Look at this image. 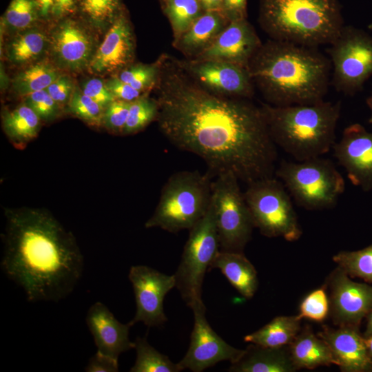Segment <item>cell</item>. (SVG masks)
<instances>
[{
  "label": "cell",
  "mask_w": 372,
  "mask_h": 372,
  "mask_svg": "<svg viewBox=\"0 0 372 372\" xmlns=\"http://www.w3.org/2000/svg\"><path fill=\"white\" fill-rule=\"evenodd\" d=\"M260 108L273 143L297 161L321 156L335 143L340 101Z\"/></svg>",
  "instance_id": "obj_4"
},
{
  "label": "cell",
  "mask_w": 372,
  "mask_h": 372,
  "mask_svg": "<svg viewBox=\"0 0 372 372\" xmlns=\"http://www.w3.org/2000/svg\"><path fill=\"white\" fill-rule=\"evenodd\" d=\"M167 1V0H160L161 4H163V3H165Z\"/></svg>",
  "instance_id": "obj_53"
},
{
  "label": "cell",
  "mask_w": 372,
  "mask_h": 372,
  "mask_svg": "<svg viewBox=\"0 0 372 372\" xmlns=\"http://www.w3.org/2000/svg\"><path fill=\"white\" fill-rule=\"evenodd\" d=\"M333 260L349 276L372 282V245L358 251H340Z\"/></svg>",
  "instance_id": "obj_34"
},
{
  "label": "cell",
  "mask_w": 372,
  "mask_h": 372,
  "mask_svg": "<svg viewBox=\"0 0 372 372\" xmlns=\"http://www.w3.org/2000/svg\"><path fill=\"white\" fill-rule=\"evenodd\" d=\"M161 6L170 23L174 40L186 32L205 12L200 0H167Z\"/></svg>",
  "instance_id": "obj_32"
},
{
  "label": "cell",
  "mask_w": 372,
  "mask_h": 372,
  "mask_svg": "<svg viewBox=\"0 0 372 372\" xmlns=\"http://www.w3.org/2000/svg\"><path fill=\"white\" fill-rule=\"evenodd\" d=\"M331 83L335 89L353 96L372 76V37L351 25H344L329 44Z\"/></svg>",
  "instance_id": "obj_11"
},
{
  "label": "cell",
  "mask_w": 372,
  "mask_h": 372,
  "mask_svg": "<svg viewBox=\"0 0 372 372\" xmlns=\"http://www.w3.org/2000/svg\"><path fill=\"white\" fill-rule=\"evenodd\" d=\"M329 289V313L338 327L359 328L372 309V286L353 282L337 267L325 285Z\"/></svg>",
  "instance_id": "obj_16"
},
{
  "label": "cell",
  "mask_w": 372,
  "mask_h": 372,
  "mask_svg": "<svg viewBox=\"0 0 372 372\" xmlns=\"http://www.w3.org/2000/svg\"><path fill=\"white\" fill-rule=\"evenodd\" d=\"M176 61L191 77L214 94L245 99L254 94L255 85L246 67L211 59Z\"/></svg>",
  "instance_id": "obj_13"
},
{
  "label": "cell",
  "mask_w": 372,
  "mask_h": 372,
  "mask_svg": "<svg viewBox=\"0 0 372 372\" xmlns=\"http://www.w3.org/2000/svg\"><path fill=\"white\" fill-rule=\"evenodd\" d=\"M85 322L99 353L118 360L122 353L134 349L129 338L131 326L120 322L103 303L96 302L90 307Z\"/></svg>",
  "instance_id": "obj_21"
},
{
  "label": "cell",
  "mask_w": 372,
  "mask_h": 372,
  "mask_svg": "<svg viewBox=\"0 0 372 372\" xmlns=\"http://www.w3.org/2000/svg\"><path fill=\"white\" fill-rule=\"evenodd\" d=\"M317 335L328 344L341 371L372 372V358L359 328L323 326Z\"/></svg>",
  "instance_id": "obj_20"
},
{
  "label": "cell",
  "mask_w": 372,
  "mask_h": 372,
  "mask_svg": "<svg viewBox=\"0 0 372 372\" xmlns=\"http://www.w3.org/2000/svg\"><path fill=\"white\" fill-rule=\"evenodd\" d=\"M298 370L289 350V345L266 347L249 344L242 355L231 363L230 372H293Z\"/></svg>",
  "instance_id": "obj_24"
},
{
  "label": "cell",
  "mask_w": 372,
  "mask_h": 372,
  "mask_svg": "<svg viewBox=\"0 0 372 372\" xmlns=\"http://www.w3.org/2000/svg\"><path fill=\"white\" fill-rule=\"evenodd\" d=\"M333 148L351 182L364 192L372 189V132L359 123L351 124Z\"/></svg>",
  "instance_id": "obj_18"
},
{
  "label": "cell",
  "mask_w": 372,
  "mask_h": 372,
  "mask_svg": "<svg viewBox=\"0 0 372 372\" xmlns=\"http://www.w3.org/2000/svg\"><path fill=\"white\" fill-rule=\"evenodd\" d=\"M247 69L269 104H312L324 100L331 63L316 48L270 39L262 43Z\"/></svg>",
  "instance_id": "obj_3"
},
{
  "label": "cell",
  "mask_w": 372,
  "mask_h": 372,
  "mask_svg": "<svg viewBox=\"0 0 372 372\" xmlns=\"http://www.w3.org/2000/svg\"><path fill=\"white\" fill-rule=\"evenodd\" d=\"M220 251L214 209L211 203L206 214L189 229L180 262L174 274L176 287L190 309L203 302L205 275Z\"/></svg>",
  "instance_id": "obj_9"
},
{
  "label": "cell",
  "mask_w": 372,
  "mask_h": 372,
  "mask_svg": "<svg viewBox=\"0 0 372 372\" xmlns=\"http://www.w3.org/2000/svg\"><path fill=\"white\" fill-rule=\"evenodd\" d=\"M326 285L309 293L301 302L298 316L316 322L324 321L329 313Z\"/></svg>",
  "instance_id": "obj_39"
},
{
  "label": "cell",
  "mask_w": 372,
  "mask_h": 372,
  "mask_svg": "<svg viewBox=\"0 0 372 372\" xmlns=\"http://www.w3.org/2000/svg\"><path fill=\"white\" fill-rule=\"evenodd\" d=\"M254 28L247 18L230 21L214 43L194 59H211L247 68L262 45Z\"/></svg>",
  "instance_id": "obj_19"
},
{
  "label": "cell",
  "mask_w": 372,
  "mask_h": 372,
  "mask_svg": "<svg viewBox=\"0 0 372 372\" xmlns=\"http://www.w3.org/2000/svg\"><path fill=\"white\" fill-rule=\"evenodd\" d=\"M136 42L125 10L103 34L88 72L99 76H114L134 63Z\"/></svg>",
  "instance_id": "obj_17"
},
{
  "label": "cell",
  "mask_w": 372,
  "mask_h": 372,
  "mask_svg": "<svg viewBox=\"0 0 372 372\" xmlns=\"http://www.w3.org/2000/svg\"><path fill=\"white\" fill-rule=\"evenodd\" d=\"M296 203L308 210L334 207L345 189L344 178L329 159L282 161L275 171Z\"/></svg>",
  "instance_id": "obj_7"
},
{
  "label": "cell",
  "mask_w": 372,
  "mask_h": 372,
  "mask_svg": "<svg viewBox=\"0 0 372 372\" xmlns=\"http://www.w3.org/2000/svg\"><path fill=\"white\" fill-rule=\"evenodd\" d=\"M136 358L130 372H179L177 363L151 346L147 338L137 337L134 341Z\"/></svg>",
  "instance_id": "obj_33"
},
{
  "label": "cell",
  "mask_w": 372,
  "mask_h": 372,
  "mask_svg": "<svg viewBox=\"0 0 372 372\" xmlns=\"http://www.w3.org/2000/svg\"><path fill=\"white\" fill-rule=\"evenodd\" d=\"M3 130L15 147H23L34 139L40 130L42 121L26 104L22 103L1 114Z\"/></svg>",
  "instance_id": "obj_27"
},
{
  "label": "cell",
  "mask_w": 372,
  "mask_h": 372,
  "mask_svg": "<svg viewBox=\"0 0 372 372\" xmlns=\"http://www.w3.org/2000/svg\"><path fill=\"white\" fill-rule=\"evenodd\" d=\"M200 2L205 11L223 10V0H200Z\"/></svg>",
  "instance_id": "obj_48"
},
{
  "label": "cell",
  "mask_w": 372,
  "mask_h": 372,
  "mask_svg": "<svg viewBox=\"0 0 372 372\" xmlns=\"http://www.w3.org/2000/svg\"><path fill=\"white\" fill-rule=\"evenodd\" d=\"M76 85L72 74L63 72L45 90L63 109H65Z\"/></svg>",
  "instance_id": "obj_42"
},
{
  "label": "cell",
  "mask_w": 372,
  "mask_h": 372,
  "mask_svg": "<svg viewBox=\"0 0 372 372\" xmlns=\"http://www.w3.org/2000/svg\"><path fill=\"white\" fill-rule=\"evenodd\" d=\"M87 372H117L118 369V360L96 353L92 355L85 368Z\"/></svg>",
  "instance_id": "obj_44"
},
{
  "label": "cell",
  "mask_w": 372,
  "mask_h": 372,
  "mask_svg": "<svg viewBox=\"0 0 372 372\" xmlns=\"http://www.w3.org/2000/svg\"><path fill=\"white\" fill-rule=\"evenodd\" d=\"M131 102L115 99L104 110L102 126L114 134H123Z\"/></svg>",
  "instance_id": "obj_40"
},
{
  "label": "cell",
  "mask_w": 372,
  "mask_h": 372,
  "mask_svg": "<svg viewBox=\"0 0 372 372\" xmlns=\"http://www.w3.org/2000/svg\"><path fill=\"white\" fill-rule=\"evenodd\" d=\"M229 23L222 11H205L186 32L173 40L172 45L187 59H195L214 43Z\"/></svg>",
  "instance_id": "obj_22"
},
{
  "label": "cell",
  "mask_w": 372,
  "mask_h": 372,
  "mask_svg": "<svg viewBox=\"0 0 372 372\" xmlns=\"http://www.w3.org/2000/svg\"><path fill=\"white\" fill-rule=\"evenodd\" d=\"M365 343L368 352L370 356L372 358V335L365 338Z\"/></svg>",
  "instance_id": "obj_50"
},
{
  "label": "cell",
  "mask_w": 372,
  "mask_h": 372,
  "mask_svg": "<svg viewBox=\"0 0 372 372\" xmlns=\"http://www.w3.org/2000/svg\"><path fill=\"white\" fill-rule=\"evenodd\" d=\"M191 309L194 313V327L188 350L177 363L180 369L202 372L221 361L228 360L231 363L237 361L245 349L229 345L214 331L206 318L203 302L195 304Z\"/></svg>",
  "instance_id": "obj_14"
},
{
  "label": "cell",
  "mask_w": 372,
  "mask_h": 372,
  "mask_svg": "<svg viewBox=\"0 0 372 372\" xmlns=\"http://www.w3.org/2000/svg\"><path fill=\"white\" fill-rule=\"evenodd\" d=\"M259 23L271 39L316 48L344 26L337 0H260Z\"/></svg>",
  "instance_id": "obj_5"
},
{
  "label": "cell",
  "mask_w": 372,
  "mask_h": 372,
  "mask_svg": "<svg viewBox=\"0 0 372 372\" xmlns=\"http://www.w3.org/2000/svg\"><path fill=\"white\" fill-rule=\"evenodd\" d=\"M36 3L43 22L51 23L55 0H34Z\"/></svg>",
  "instance_id": "obj_47"
},
{
  "label": "cell",
  "mask_w": 372,
  "mask_h": 372,
  "mask_svg": "<svg viewBox=\"0 0 372 372\" xmlns=\"http://www.w3.org/2000/svg\"><path fill=\"white\" fill-rule=\"evenodd\" d=\"M209 174L183 170L173 174L164 185L158 203L145 223L171 233L190 229L207 211L212 196Z\"/></svg>",
  "instance_id": "obj_6"
},
{
  "label": "cell",
  "mask_w": 372,
  "mask_h": 372,
  "mask_svg": "<svg viewBox=\"0 0 372 372\" xmlns=\"http://www.w3.org/2000/svg\"><path fill=\"white\" fill-rule=\"evenodd\" d=\"M79 1L80 0H55L52 21L76 14Z\"/></svg>",
  "instance_id": "obj_46"
},
{
  "label": "cell",
  "mask_w": 372,
  "mask_h": 372,
  "mask_svg": "<svg viewBox=\"0 0 372 372\" xmlns=\"http://www.w3.org/2000/svg\"><path fill=\"white\" fill-rule=\"evenodd\" d=\"M213 268L218 269L245 298L255 294L258 286L257 271L243 252L220 251L211 265Z\"/></svg>",
  "instance_id": "obj_25"
},
{
  "label": "cell",
  "mask_w": 372,
  "mask_h": 372,
  "mask_svg": "<svg viewBox=\"0 0 372 372\" xmlns=\"http://www.w3.org/2000/svg\"><path fill=\"white\" fill-rule=\"evenodd\" d=\"M41 25L7 37L3 54L9 64L23 68L48 58V28Z\"/></svg>",
  "instance_id": "obj_23"
},
{
  "label": "cell",
  "mask_w": 372,
  "mask_h": 372,
  "mask_svg": "<svg viewBox=\"0 0 372 372\" xmlns=\"http://www.w3.org/2000/svg\"><path fill=\"white\" fill-rule=\"evenodd\" d=\"M244 197L254 227L269 238L298 240L302 236L289 194L282 181L273 176L247 184Z\"/></svg>",
  "instance_id": "obj_8"
},
{
  "label": "cell",
  "mask_w": 372,
  "mask_h": 372,
  "mask_svg": "<svg viewBox=\"0 0 372 372\" xmlns=\"http://www.w3.org/2000/svg\"><path fill=\"white\" fill-rule=\"evenodd\" d=\"M128 278L134 293L136 313L130 326L142 322L149 327L167 321L163 302L166 294L176 287L174 275L169 276L146 265L132 266Z\"/></svg>",
  "instance_id": "obj_15"
},
{
  "label": "cell",
  "mask_w": 372,
  "mask_h": 372,
  "mask_svg": "<svg viewBox=\"0 0 372 372\" xmlns=\"http://www.w3.org/2000/svg\"><path fill=\"white\" fill-rule=\"evenodd\" d=\"M291 360L296 369H313L321 366L336 364L328 344L312 330L301 329L289 345Z\"/></svg>",
  "instance_id": "obj_26"
},
{
  "label": "cell",
  "mask_w": 372,
  "mask_h": 372,
  "mask_svg": "<svg viewBox=\"0 0 372 372\" xmlns=\"http://www.w3.org/2000/svg\"><path fill=\"white\" fill-rule=\"evenodd\" d=\"M65 109L69 113L92 126L99 127L103 124L105 109L83 94L79 85H76Z\"/></svg>",
  "instance_id": "obj_37"
},
{
  "label": "cell",
  "mask_w": 372,
  "mask_h": 372,
  "mask_svg": "<svg viewBox=\"0 0 372 372\" xmlns=\"http://www.w3.org/2000/svg\"><path fill=\"white\" fill-rule=\"evenodd\" d=\"M105 83L114 99L117 100L132 102L145 94L116 76H109L105 79Z\"/></svg>",
  "instance_id": "obj_43"
},
{
  "label": "cell",
  "mask_w": 372,
  "mask_h": 372,
  "mask_svg": "<svg viewBox=\"0 0 372 372\" xmlns=\"http://www.w3.org/2000/svg\"><path fill=\"white\" fill-rule=\"evenodd\" d=\"M124 10L121 0H80L76 15L103 35Z\"/></svg>",
  "instance_id": "obj_30"
},
{
  "label": "cell",
  "mask_w": 372,
  "mask_h": 372,
  "mask_svg": "<svg viewBox=\"0 0 372 372\" xmlns=\"http://www.w3.org/2000/svg\"><path fill=\"white\" fill-rule=\"evenodd\" d=\"M366 327L363 334L364 338H368L372 335V309L366 316Z\"/></svg>",
  "instance_id": "obj_49"
},
{
  "label": "cell",
  "mask_w": 372,
  "mask_h": 372,
  "mask_svg": "<svg viewBox=\"0 0 372 372\" xmlns=\"http://www.w3.org/2000/svg\"><path fill=\"white\" fill-rule=\"evenodd\" d=\"M0 266L27 300L58 302L68 296L83 271V256L74 235L48 210L5 209Z\"/></svg>",
  "instance_id": "obj_2"
},
{
  "label": "cell",
  "mask_w": 372,
  "mask_h": 372,
  "mask_svg": "<svg viewBox=\"0 0 372 372\" xmlns=\"http://www.w3.org/2000/svg\"><path fill=\"white\" fill-rule=\"evenodd\" d=\"M238 181L234 173L226 172L212 183L211 203L223 251L243 252L255 227Z\"/></svg>",
  "instance_id": "obj_10"
},
{
  "label": "cell",
  "mask_w": 372,
  "mask_h": 372,
  "mask_svg": "<svg viewBox=\"0 0 372 372\" xmlns=\"http://www.w3.org/2000/svg\"><path fill=\"white\" fill-rule=\"evenodd\" d=\"M50 23V61L70 74L87 71L101 42L100 34L76 14Z\"/></svg>",
  "instance_id": "obj_12"
},
{
  "label": "cell",
  "mask_w": 372,
  "mask_h": 372,
  "mask_svg": "<svg viewBox=\"0 0 372 372\" xmlns=\"http://www.w3.org/2000/svg\"><path fill=\"white\" fill-rule=\"evenodd\" d=\"M1 21L7 37L43 23L34 0H11Z\"/></svg>",
  "instance_id": "obj_31"
},
{
  "label": "cell",
  "mask_w": 372,
  "mask_h": 372,
  "mask_svg": "<svg viewBox=\"0 0 372 372\" xmlns=\"http://www.w3.org/2000/svg\"><path fill=\"white\" fill-rule=\"evenodd\" d=\"M161 63V57L151 64L133 63L114 76L138 91L147 94L156 86L160 74Z\"/></svg>",
  "instance_id": "obj_36"
},
{
  "label": "cell",
  "mask_w": 372,
  "mask_h": 372,
  "mask_svg": "<svg viewBox=\"0 0 372 372\" xmlns=\"http://www.w3.org/2000/svg\"><path fill=\"white\" fill-rule=\"evenodd\" d=\"M366 103L368 106L370 107L371 110V115L369 119V123L372 124V94L367 99Z\"/></svg>",
  "instance_id": "obj_51"
},
{
  "label": "cell",
  "mask_w": 372,
  "mask_h": 372,
  "mask_svg": "<svg viewBox=\"0 0 372 372\" xmlns=\"http://www.w3.org/2000/svg\"><path fill=\"white\" fill-rule=\"evenodd\" d=\"M62 73L46 58L21 68L12 79L11 87L23 97L45 90Z\"/></svg>",
  "instance_id": "obj_29"
},
{
  "label": "cell",
  "mask_w": 372,
  "mask_h": 372,
  "mask_svg": "<svg viewBox=\"0 0 372 372\" xmlns=\"http://www.w3.org/2000/svg\"><path fill=\"white\" fill-rule=\"evenodd\" d=\"M156 90L159 128L177 148L202 158L216 176L232 172L247 184L273 176L277 159L264 114L245 99L214 94L166 54Z\"/></svg>",
  "instance_id": "obj_1"
},
{
  "label": "cell",
  "mask_w": 372,
  "mask_h": 372,
  "mask_svg": "<svg viewBox=\"0 0 372 372\" xmlns=\"http://www.w3.org/2000/svg\"><path fill=\"white\" fill-rule=\"evenodd\" d=\"M222 11L230 21L247 18V0H223Z\"/></svg>",
  "instance_id": "obj_45"
},
{
  "label": "cell",
  "mask_w": 372,
  "mask_h": 372,
  "mask_svg": "<svg viewBox=\"0 0 372 372\" xmlns=\"http://www.w3.org/2000/svg\"><path fill=\"white\" fill-rule=\"evenodd\" d=\"M23 103L30 107L43 123L52 122L63 113V109L43 90L23 96Z\"/></svg>",
  "instance_id": "obj_38"
},
{
  "label": "cell",
  "mask_w": 372,
  "mask_h": 372,
  "mask_svg": "<svg viewBox=\"0 0 372 372\" xmlns=\"http://www.w3.org/2000/svg\"><path fill=\"white\" fill-rule=\"evenodd\" d=\"M301 319L298 315L277 316L260 329L245 335L244 340L266 347L288 346L301 330Z\"/></svg>",
  "instance_id": "obj_28"
},
{
  "label": "cell",
  "mask_w": 372,
  "mask_h": 372,
  "mask_svg": "<svg viewBox=\"0 0 372 372\" xmlns=\"http://www.w3.org/2000/svg\"><path fill=\"white\" fill-rule=\"evenodd\" d=\"M86 96L99 103L104 109L114 100V97L107 88L105 79L101 76L87 77L79 85Z\"/></svg>",
  "instance_id": "obj_41"
},
{
  "label": "cell",
  "mask_w": 372,
  "mask_h": 372,
  "mask_svg": "<svg viewBox=\"0 0 372 372\" xmlns=\"http://www.w3.org/2000/svg\"><path fill=\"white\" fill-rule=\"evenodd\" d=\"M158 105L156 99L143 94L130 103L127 120L123 134L128 135L143 130L153 121L156 120Z\"/></svg>",
  "instance_id": "obj_35"
},
{
  "label": "cell",
  "mask_w": 372,
  "mask_h": 372,
  "mask_svg": "<svg viewBox=\"0 0 372 372\" xmlns=\"http://www.w3.org/2000/svg\"><path fill=\"white\" fill-rule=\"evenodd\" d=\"M368 28L372 30V23L368 25Z\"/></svg>",
  "instance_id": "obj_52"
}]
</instances>
